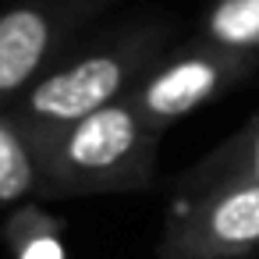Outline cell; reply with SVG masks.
<instances>
[{"label":"cell","instance_id":"277c9868","mask_svg":"<svg viewBox=\"0 0 259 259\" xmlns=\"http://www.w3.org/2000/svg\"><path fill=\"white\" fill-rule=\"evenodd\" d=\"M252 68L255 64L231 57L206 39H195L181 50H163L156 57V64L139 78L128 103L146 117L149 128H156L163 135L181 117H188V114L202 110L206 103H213L217 96L231 93L241 78L252 75Z\"/></svg>","mask_w":259,"mask_h":259},{"label":"cell","instance_id":"ba28073f","mask_svg":"<svg viewBox=\"0 0 259 259\" xmlns=\"http://www.w3.org/2000/svg\"><path fill=\"white\" fill-rule=\"evenodd\" d=\"M32 195H39V167L32 142L8 110H0V209H11Z\"/></svg>","mask_w":259,"mask_h":259},{"label":"cell","instance_id":"3957f363","mask_svg":"<svg viewBox=\"0 0 259 259\" xmlns=\"http://www.w3.org/2000/svg\"><path fill=\"white\" fill-rule=\"evenodd\" d=\"M259 252V185H224L174 199L156 259H248Z\"/></svg>","mask_w":259,"mask_h":259},{"label":"cell","instance_id":"6da1fadb","mask_svg":"<svg viewBox=\"0 0 259 259\" xmlns=\"http://www.w3.org/2000/svg\"><path fill=\"white\" fill-rule=\"evenodd\" d=\"M25 139L39 167V199L146 192L156 181L160 132L149 128L128 100L68 128Z\"/></svg>","mask_w":259,"mask_h":259},{"label":"cell","instance_id":"5b68a950","mask_svg":"<svg viewBox=\"0 0 259 259\" xmlns=\"http://www.w3.org/2000/svg\"><path fill=\"white\" fill-rule=\"evenodd\" d=\"M100 0H18L0 8V110H11Z\"/></svg>","mask_w":259,"mask_h":259},{"label":"cell","instance_id":"8992f818","mask_svg":"<svg viewBox=\"0 0 259 259\" xmlns=\"http://www.w3.org/2000/svg\"><path fill=\"white\" fill-rule=\"evenodd\" d=\"M224 185H259V114L178 178V199Z\"/></svg>","mask_w":259,"mask_h":259},{"label":"cell","instance_id":"7a4b0ae2","mask_svg":"<svg viewBox=\"0 0 259 259\" xmlns=\"http://www.w3.org/2000/svg\"><path fill=\"white\" fill-rule=\"evenodd\" d=\"M160 54H163V29L146 25L117 32L71 61L50 64L43 78L8 114L18 121L25 135L68 128L103 107L128 100Z\"/></svg>","mask_w":259,"mask_h":259},{"label":"cell","instance_id":"52a82bcc","mask_svg":"<svg viewBox=\"0 0 259 259\" xmlns=\"http://www.w3.org/2000/svg\"><path fill=\"white\" fill-rule=\"evenodd\" d=\"M199 39L231 57L259 64V0H213Z\"/></svg>","mask_w":259,"mask_h":259}]
</instances>
